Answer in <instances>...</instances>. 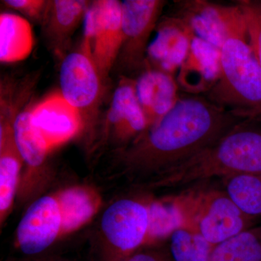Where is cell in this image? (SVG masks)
Here are the masks:
<instances>
[{
    "mask_svg": "<svg viewBox=\"0 0 261 261\" xmlns=\"http://www.w3.org/2000/svg\"><path fill=\"white\" fill-rule=\"evenodd\" d=\"M252 118H256L221 107L203 95L180 97L167 114L130 144L125 154L126 162L136 171L162 174Z\"/></svg>",
    "mask_w": 261,
    "mask_h": 261,
    "instance_id": "cell-1",
    "label": "cell"
},
{
    "mask_svg": "<svg viewBox=\"0 0 261 261\" xmlns=\"http://www.w3.org/2000/svg\"><path fill=\"white\" fill-rule=\"evenodd\" d=\"M241 173H261V118L243 122L214 145L159 175L155 186L178 188Z\"/></svg>",
    "mask_w": 261,
    "mask_h": 261,
    "instance_id": "cell-2",
    "label": "cell"
},
{
    "mask_svg": "<svg viewBox=\"0 0 261 261\" xmlns=\"http://www.w3.org/2000/svg\"><path fill=\"white\" fill-rule=\"evenodd\" d=\"M221 51L219 80L203 96L221 107L261 118V67L246 29L228 37Z\"/></svg>",
    "mask_w": 261,
    "mask_h": 261,
    "instance_id": "cell-3",
    "label": "cell"
},
{
    "mask_svg": "<svg viewBox=\"0 0 261 261\" xmlns=\"http://www.w3.org/2000/svg\"><path fill=\"white\" fill-rule=\"evenodd\" d=\"M183 225L197 230L214 246L252 227L255 219L247 216L224 190L193 189L172 197Z\"/></svg>",
    "mask_w": 261,
    "mask_h": 261,
    "instance_id": "cell-4",
    "label": "cell"
},
{
    "mask_svg": "<svg viewBox=\"0 0 261 261\" xmlns=\"http://www.w3.org/2000/svg\"><path fill=\"white\" fill-rule=\"evenodd\" d=\"M84 23L80 49L90 57L106 85L123 42L121 1H92Z\"/></svg>",
    "mask_w": 261,
    "mask_h": 261,
    "instance_id": "cell-5",
    "label": "cell"
},
{
    "mask_svg": "<svg viewBox=\"0 0 261 261\" xmlns=\"http://www.w3.org/2000/svg\"><path fill=\"white\" fill-rule=\"evenodd\" d=\"M149 203L124 198L109 206L102 215L101 228L109 249L102 261H126L147 244Z\"/></svg>",
    "mask_w": 261,
    "mask_h": 261,
    "instance_id": "cell-6",
    "label": "cell"
},
{
    "mask_svg": "<svg viewBox=\"0 0 261 261\" xmlns=\"http://www.w3.org/2000/svg\"><path fill=\"white\" fill-rule=\"evenodd\" d=\"M60 86L61 95L82 117L84 128L96 123L106 85L94 62L80 48L61 61Z\"/></svg>",
    "mask_w": 261,
    "mask_h": 261,
    "instance_id": "cell-7",
    "label": "cell"
},
{
    "mask_svg": "<svg viewBox=\"0 0 261 261\" xmlns=\"http://www.w3.org/2000/svg\"><path fill=\"white\" fill-rule=\"evenodd\" d=\"M165 0L121 1L123 42L116 64L126 73H142L147 68L149 39L157 27Z\"/></svg>",
    "mask_w": 261,
    "mask_h": 261,
    "instance_id": "cell-8",
    "label": "cell"
},
{
    "mask_svg": "<svg viewBox=\"0 0 261 261\" xmlns=\"http://www.w3.org/2000/svg\"><path fill=\"white\" fill-rule=\"evenodd\" d=\"M173 13L191 29L197 37L221 49L226 39L246 29L238 5H224L205 0H185L175 3Z\"/></svg>",
    "mask_w": 261,
    "mask_h": 261,
    "instance_id": "cell-9",
    "label": "cell"
},
{
    "mask_svg": "<svg viewBox=\"0 0 261 261\" xmlns=\"http://www.w3.org/2000/svg\"><path fill=\"white\" fill-rule=\"evenodd\" d=\"M62 215L56 196L47 195L33 202L17 228V245L27 255L45 251L62 236Z\"/></svg>",
    "mask_w": 261,
    "mask_h": 261,
    "instance_id": "cell-10",
    "label": "cell"
},
{
    "mask_svg": "<svg viewBox=\"0 0 261 261\" xmlns=\"http://www.w3.org/2000/svg\"><path fill=\"white\" fill-rule=\"evenodd\" d=\"M106 127L117 143L128 146L148 128L136 94L134 79L123 75L118 82L106 113Z\"/></svg>",
    "mask_w": 261,
    "mask_h": 261,
    "instance_id": "cell-11",
    "label": "cell"
},
{
    "mask_svg": "<svg viewBox=\"0 0 261 261\" xmlns=\"http://www.w3.org/2000/svg\"><path fill=\"white\" fill-rule=\"evenodd\" d=\"M156 29V37L147 49V68L173 75L186 59L195 34L185 22L172 15L160 19Z\"/></svg>",
    "mask_w": 261,
    "mask_h": 261,
    "instance_id": "cell-12",
    "label": "cell"
},
{
    "mask_svg": "<svg viewBox=\"0 0 261 261\" xmlns=\"http://www.w3.org/2000/svg\"><path fill=\"white\" fill-rule=\"evenodd\" d=\"M32 121L49 150L63 145L84 130L80 113L61 94L46 97L31 108Z\"/></svg>",
    "mask_w": 261,
    "mask_h": 261,
    "instance_id": "cell-13",
    "label": "cell"
},
{
    "mask_svg": "<svg viewBox=\"0 0 261 261\" xmlns=\"http://www.w3.org/2000/svg\"><path fill=\"white\" fill-rule=\"evenodd\" d=\"M221 49L195 36L186 59L178 70L176 82L182 92L204 95L221 75Z\"/></svg>",
    "mask_w": 261,
    "mask_h": 261,
    "instance_id": "cell-14",
    "label": "cell"
},
{
    "mask_svg": "<svg viewBox=\"0 0 261 261\" xmlns=\"http://www.w3.org/2000/svg\"><path fill=\"white\" fill-rule=\"evenodd\" d=\"M91 3L87 0H50L41 27L46 46L59 61L69 53L72 37L84 20Z\"/></svg>",
    "mask_w": 261,
    "mask_h": 261,
    "instance_id": "cell-15",
    "label": "cell"
},
{
    "mask_svg": "<svg viewBox=\"0 0 261 261\" xmlns=\"http://www.w3.org/2000/svg\"><path fill=\"white\" fill-rule=\"evenodd\" d=\"M135 89L148 128L167 114L180 98L173 75L150 67L135 79Z\"/></svg>",
    "mask_w": 261,
    "mask_h": 261,
    "instance_id": "cell-16",
    "label": "cell"
},
{
    "mask_svg": "<svg viewBox=\"0 0 261 261\" xmlns=\"http://www.w3.org/2000/svg\"><path fill=\"white\" fill-rule=\"evenodd\" d=\"M62 215V236L89 222L101 205L99 195L87 187H72L55 195Z\"/></svg>",
    "mask_w": 261,
    "mask_h": 261,
    "instance_id": "cell-17",
    "label": "cell"
},
{
    "mask_svg": "<svg viewBox=\"0 0 261 261\" xmlns=\"http://www.w3.org/2000/svg\"><path fill=\"white\" fill-rule=\"evenodd\" d=\"M23 160L13 137V125L0 126V214L3 220L13 205Z\"/></svg>",
    "mask_w": 261,
    "mask_h": 261,
    "instance_id": "cell-18",
    "label": "cell"
},
{
    "mask_svg": "<svg viewBox=\"0 0 261 261\" xmlns=\"http://www.w3.org/2000/svg\"><path fill=\"white\" fill-rule=\"evenodd\" d=\"M34 47L32 25L18 15H0V61L16 63L27 59Z\"/></svg>",
    "mask_w": 261,
    "mask_h": 261,
    "instance_id": "cell-19",
    "label": "cell"
},
{
    "mask_svg": "<svg viewBox=\"0 0 261 261\" xmlns=\"http://www.w3.org/2000/svg\"><path fill=\"white\" fill-rule=\"evenodd\" d=\"M15 145L22 159L29 166H42L50 152L47 142L32 121L31 109L20 111L13 123Z\"/></svg>",
    "mask_w": 261,
    "mask_h": 261,
    "instance_id": "cell-20",
    "label": "cell"
},
{
    "mask_svg": "<svg viewBox=\"0 0 261 261\" xmlns=\"http://www.w3.org/2000/svg\"><path fill=\"white\" fill-rule=\"evenodd\" d=\"M233 203L253 219L261 217V173H241L221 178Z\"/></svg>",
    "mask_w": 261,
    "mask_h": 261,
    "instance_id": "cell-21",
    "label": "cell"
},
{
    "mask_svg": "<svg viewBox=\"0 0 261 261\" xmlns=\"http://www.w3.org/2000/svg\"><path fill=\"white\" fill-rule=\"evenodd\" d=\"M209 261H261V226H252L216 245Z\"/></svg>",
    "mask_w": 261,
    "mask_h": 261,
    "instance_id": "cell-22",
    "label": "cell"
},
{
    "mask_svg": "<svg viewBox=\"0 0 261 261\" xmlns=\"http://www.w3.org/2000/svg\"><path fill=\"white\" fill-rule=\"evenodd\" d=\"M169 238L173 261H209L214 246L197 230L183 225Z\"/></svg>",
    "mask_w": 261,
    "mask_h": 261,
    "instance_id": "cell-23",
    "label": "cell"
},
{
    "mask_svg": "<svg viewBox=\"0 0 261 261\" xmlns=\"http://www.w3.org/2000/svg\"><path fill=\"white\" fill-rule=\"evenodd\" d=\"M149 229L147 244L170 238L183 224V218L172 197L149 203Z\"/></svg>",
    "mask_w": 261,
    "mask_h": 261,
    "instance_id": "cell-24",
    "label": "cell"
},
{
    "mask_svg": "<svg viewBox=\"0 0 261 261\" xmlns=\"http://www.w3.org/2000/svg\"><path fill=\"white\" fill-rule=\"evenodd\" d=\"M245 19L247 39L261 67V0H238Z\"/></svg>",
    "mask_w": 261,
    "mask_h": 261,
    "instance_id": "cell-25",
    "label": "cell"
},
{
    "mask_svg": "<svg viewBox=\"0 0 261 261\" xmlns=\"http://www.w3.org/2000/svg\"><path fill=\"white\" fill-rule=\"evenodd\" d=\"M3 3L40 25L45 20L50 5L48 0H4Z\"/></svg>",
    "mask_w": 261,
    "mask_h": 261,
    "instance_id": "cell-26",
    "label": "cell"
},
{
    "mask_svg": "<svg viewBox=\"0 0 261 261\" xmlns=\"http://www.w3.org/2000/svg\"><path fill=\"white\" fill-rule=\"evenodd\" d=\"M126 261H173L172 257L161 252L145 251L135 252Z\"/></svg>",
    "mask_w": 261,
    "mask_h": 261,
    "instance_id": "cell-27",
    "label": "cell"
},
{
    "mask_svg": "<svg viewBox=\"0 0 261 261\" xmlns=\"http://www.w3.org/2000/svg\"><path fill=\"white\" fill-rule=\"evenodd\" d=\"M48 261H66V260H48Z\"/></svg>",
    "mask_w": 261,
    "mask_h": 261,
    "instance_id": "cell-28",
    "label": "cell"
}]
</instances>
